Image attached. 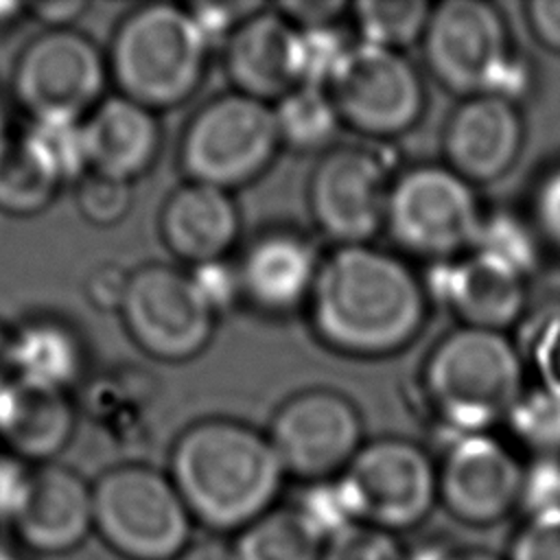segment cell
Here are the masks:
<instances>
[{
	"mask_svg": "<svg viewBox=\"0 0 560 560\" xmlns=\"http://www.w3.org/2000/svg\"><path fill=\"white\" fill-rule=\"evenodd\" d=\"M90 9L85 0H52V2H33L26 4V18L44 24V31L72 28V24Z\"/></svg>",
	"mask_w": 560,
	"mask_h": 560,
	"instance_id": "obj_44",
	"label": "cell"
},
{
	"mask_svg": "<svg viewBox=\"0 0 560 560\" xmlns=\"http://www.w3.org/2000/svg\"><path fill=\"white\" fill-rule=\"evenodd\" d=\"M210 44L188 7L151 2L127 13L114 31L109 81L151 112L168 109L192 96L203 79Z\"/></svg>",
	"mask_w": 560,
	"mask_h": 560,
	"instance_id": "obj_4",
	"label": "cell"
},
{
	"mask_svg": "<svg viewBox=\"0 0 560 560\" xmlns=\"http://www.w3.org/2000/svg\"><path fill=\"white\" fill-rule=\"evenodd\" d=\"M13 142H15V140L11 138L7 105H4V98H2V94H0V164H2V160L9 155Z\"/></svg>",
	"mask_w": 560,
	"mask_h": 560,
	"instance_id": "obj_48",
	"label": "cell"
},
{
	"mask_svg": "<svg viewBox=\"0 0 560 560\" xmlns=\"http://www.w3.org/2000/svg\"><path fill=\"white\" fill-rule=\"evenodd\" d=\"M322 560H405L396 534L354 523L324 542Z\"/></svg>",
	"mask_w": 560,
	"mask_h": 560,
	"instance_id": "obj_34",
	"label": "cell"
},
{
	"mask_svg": "<svg viewBox=\"0 0 560 560\" xmlns=\"http://www.w3.org/2000/svg\"><path fill=\"white\" fill-rule=\"evenodd\" d=\"M18 144L63 188L88 171L83 120H28Z\"/></svg>",
	"mask_w": 560,
	"mask_h": 560,
	"instance_id": "obj_27",
	"label": "cell"
},
{
	"mask_svg": "<svg viewBox=\"0 0 560 560\" xmlns=\"http://www.w3.org/2000/svg\"><path fill=\"white\" fill-rule=\"evenodd\" d=\"M276 9L295 28H322L337 24L339 15L348 9V4L339 0H291L276 4Z\"/></svg>",
	"mask_w": 560,
	"mask_h": 560,
	"instance_id": "obj_42",
	"label": "cell"
},
{
	"mask_svg": "<svg viewBox=\"0 0 560 560\" xmlns=\"http://www.w3.org/2000/svg\"><path fill=\"white\" fill-rule=\"evenodd\" d=\"M431 74L464 98L503 96L521 61L510 44L503 13L483 0H444L431 9L422 35Z\"/></svg>",
	"mask_w": 560,
	"mask_h": 560,
	"instance_id": "obj_8",
	"label": "cell"
},
{
	"mask_svg": "<svg viewBox=\"0 0 560 560\" xmlns=\"http://www.w3.org/2000/svg\"><path fill=\"white\" fill-rule=\"evenodd\" d=\"M525 11L534 37L560 55V0H532Z\"/></svg>",
	"mask_w": 560,
	"mask_h": 560,
	"instance_id": "obj_43",
	"label": "cell"
},
{
	"mask_svg": "<svg viewBox=\"0 0 560 560\" xmlns=\"http://www.w3.org/2000/svg\"><path fill=\"white\" fill-rule=\"evenodd\" d=\"M532 363L540 387L560 396V313H551L532 339Z\"/></svg>",
	"mask_w": 560,
	"mask_h": 560,
	"instance_id": "obj_40",
	"label": "cell"
},
{
	"mask_svg": "<svg viewBox=\"0 0 560 560\" xmlns=\"http://www.w3.org/2000/svg\"><path fill=\"white\" fill-rule=\"evenodd\" d=\"M118 313L136 346L160 361L197 357L208 346L217 322L214 308L190 273L162 262L129 273Z\"/></svg>",
	"mask_w": 560,
	"mask_h": 560,
	"instance_id": "obj_12",
	"label": "cell"
},
{
	"mask_svg": "<svg viewBox=\"0 0 560 560\" xmlns=\"http://www.w3.org/2000/svg\"><path fill=\"white\" fill-rule=\"evenodd\" d=\"M516 440L527 444L542 457L560 455V396L536 387L525 389L521 400L508 416Z\"/></svg>",
	"mask_w": 560,
	"mask_h": 560,
	"instance_id": "obj_30",
	"label": "cell"
},
{
	"mask_svg": "<svg viewBox=\"0 0 560 560\" xmlns=\"http://www.w3.org/2000/svg\"><path fill=\"white\" fill-rule=\"evenodd\" d=\"M422 385L433 411L457 435L488 433L525 394V363L505 332L459 326L429 352Z\"/></svg>",
	"mask_w": 560,
	"mask_h": 560,
	"instance_id": "obj_3",
	"label": "cell"
},
{
	"mask_svg": "<svg viewBox=\"0 0 560 560\" xmlns=\"http://www.w3.org/2000/svg\"><path fill=\"white\" fill-rule=\"evenodd\" d=\"M94 534L125 560H175L190 542L192 516L168 472L118 464L92 483Z\"/></svg>",
	"mask_w": 560,
	"mask_h": 560,
	"instance_id": "obj_5",
	"label": "cell"
},
{
	"mask_svg": "<svg viewBox=\"0 0 560 560\" xmlns=\"http://www.w3.org/2000/svg\"><path fill=\"white\" fill-rule=\"evenodd\" d=\"M405 560H505L497 553L479 547H442L427 545L413 553L405 551Z\"/></svg>",
	"mask_w": 560,
	"mask_h": 560,
	"instance_id": "obj_45",
	"label": "cell"
},
{
	"mask_svg": "<svg viewBox=\"0 0 560 560\" xmlns=\"http://www.w3.org/2000/svg\"><path fill=\"white\" fill-rule=\"evenodd\" d=\"M532 225L551 247L560 249V164L549 168L532 197Z\"/></svg>",
	"mask_w": 560,
	"mask_h": 560,
	"instance_id": "obj_38",
	"label": "cell"
},
{
	"mask_svg": "<svg viewBox=\"0 0 560 560\" xmlns=\"http://www.w3.org/2000/svg\"><path fill=\"white\" fill-rule=\"evenodd\" d=\"M295 508L324 538V542L357 523L337 479L308 483L306 494H302Z\"/></svg>",
	"mask_w": 560,
	"mask_h": 560,
	"instance_id": "obj_35",
	"label": "cell"
},
{
	"mask_svg": "<svg viewBox=\"0 0 560 560\" xmlns=\"http://www.w3.org/2000/svg\"><path fill=\"white\" fill-rule=\"evenodd\" d=\"M175 560H238L234 542L223 538L190 540Z\"/></svg>",
	"mask_w": 560,
	"mask_h": 560,
	"instance_id": "obj_46",
	"label": "cell"
},
{
	"mask_svg": "<svg viewBox=\"0 0 560 560\" xmlns=\"http://www.w3.org/2000/svg\"><path fill=\"white\" fill-rule=\"evenodd\" d=\"M267 435L284 472L315 483L346 470L363 446V420L343 394L306 389L278 409Z\"/></svg>",
	"mask_w": 560,
	"mask_h": 560,
	"instance_id": "obj_13",
	"label": "cell"
},
{
	"mask_svg": "<svg viewBox=\"0 0 560 560\" xmlns=\"http://www.w3.org/2000/svg\"><path fill=\"white\" fill-rule=\"evenodd\" d=\"M322 258L300 234L273 230L258 236L241 256V293L267 313H287L313 293Z\"/></svg>",
	"mask_w": 560,
	"mask_h": 560,
	"instance_id": "obj_21",
	"label": "cell"
},
{
	"mask_svg": "<svg viewBox=\"0 0 560 560\" xmlns=\"http://www.w3.org/2000/svg\"><path fill=\"white\" fill-rule=\"evenodd\" d=\"M107 83V55L77 28L42 31L20 50L11 74L28 120H85Z\"/></svg>",
	"mask_w": 560,
	"mask_h": 560,
	"instance_id": "obj_9",
	"label": "cell"
},
{
	"mask_svg": "<svg viewBox=\"0 0 560 560\" xmlns=\"http://www.w3.org/2000/svg\"><path fill=\"white\" fill-rule=\"evenodd\" d=\"M2 368L26 385L70 394L85 374L88 348L68 319L31 315L9 330Z\"/></svg>",
	"mask_w": 560,
	"mask_h": 560,
	"instance_id": "obj_23",
	"label": "cell"
},
{
	"mask_svg": "<svg viewBox=\"0 0 560 560\" xmlns=\"http://www.w3.org/2000/svg\"><path fill=\"white\" fill-rule=\"evenodd\" d=\"M168 477L192 521L241 532L273 508L287 472L269 435L238 420L208 418L177 438Z\"/></svg>",
	"mask_w": 560,
	"mask_h": 560,
	"instance_id": "obj_2",
	"label": "cell"
},
{
	"mask_svg": "<svg viewBox=\"0 0 560 560\" xmlns=\"http://www.w3.org/2000/svg\"><path fill=\"white\" fill-rule=\"evenodd\" d=\"M337 481L354 521L389 534L420 525L438 503V466L405 438L363 444Z\"/></svg>",
	"mask_w": 560,
	"mask_h": 560,
	"instance_id": "obj_10",
	"label": "cell"
},
{
	"mask_svg": "<svg viewBox=\"0 0 560 560\" xmlns=\"http://www.w3.org/2000/svg\"><path fill=\"white\" fill-rule=\"evenodd\" d=\"M192 282L197 284L199 293L206 298V302L214 308V313L228 308L232 302L238 300L241 293V280L236 265L221 260L195 265L192 271H188Z\"/></svg>",
	"mask_w": 560,
	"mask_h": 560,
	"instance_id": "obj_39",
	"label": "cell"
},
{
	"mask_svg": "<svg viewBox=\"0 0 560 560\" xmlns=\"http://www.w3.org/2000/svg\"><path fill=\"white\" fill-rule=\"evenodd\" d=\"M7 335L9 330L0 324V368H2V361H4V348H7Z\"/></svg>",
	"mask_w": 560,
	"mask_h": 560,
	"instance_id": "obj_50",
	"label": "cell"
},
{
	"mask_svg": "<svg viewBox=\"0 0 560 560\" xmlns=\"http://www.w3.org/2000/svg\"><path fill=\"white\" fill-rule=\"evenodd\" d=\"M90 171L133 182L151 168L160 151V125L149 107L114 94L83 120Z\"/></svg>",
	"mask_w": 560,
	"mask_h": 560,
	"instance_id": "obj_22",
	"label": "cell"
},
{
	"mask_svg": "<svg viewBox=\"0 0 560 560\" xmlns=\"http://www.w3.org/2000/svg\"><path fill=\"white\" fill-rule=\"evenodd\" d=\"M424 282L398 256L341 245L317 271L308 298L315 335L350 357H387L409 346L427 322Z\"/></svg>",
	"mask_w": 560,
	"mask_h": 560,
	"instance_id": "obj_1",
	"label": "cell"
},
{
	"mask_svg": "<svg viewBox=\"0 0 560 560\" xmlns=\"http://www.w3.org/2000/svg\"><path fill=\"white\" fill-rule=\"evenodd\" d=\"M238 560H322L324 538L291 508H271L232 540Z\"/></svg>",
	"mask_w": 560,
	"mask_h": 560,
	"instance_id": "obj_25",
	"label": "cell"
},
{
	"mask_svg": "<svg viewBox=\"0 0 560 560\" xmlns=\"http://www.w3.org/2000/svg\"><path fill=\"white\" fill-rule=\"evenodd\" d=\"M241 228L236 201L228 190L188 182L164 203L160 232L166 247L195 265L221 260Z\"/></svg>",
	"mask_w": 560,
	"mask_h": 560,
	"instance_id": "obj_24",
	"label": "cell"
},
{
	"mask_svg": "<svg viewBox=\"0 0 560 560\" xmlns=\"http://www.w3.org/2000/svg\"><path fill=\"white\" fill-rule=\"evenodd\" d=\"M505 560H560V508L529 512Z\"/></svg>",
	"mask_w": 560,
	"mask_h": 560,
	"instance_id": "obj_36",
	"label": "cell"
},
{
	"mask_svg": "<svg viewBox=\"0 0 560 560\" xmlns=\"http://www.w3.org/2000/svg\"><path fill=\"white\" fill-rule=\"evenodd\" d=\"M282 144L300 151L326 147L339 131L341 118L326 88L300 83L273 105Z\"/></svg>",
	"mask_w": 560,
	"mask_h": 560,
	"instance_id": "obj_26",
	"label": "cell"
},
{
	"mask_svg": "<svg viewBox=\"0 0 560 560\" xmlns=\"http://www.w3.org/2000/svg\"><path fill=\"white\" fill-rule=\"evenodd\" d=\"M129 273L131 271L122 269L116 262H103L94 267L83 284L85 300L103 313L120 311L129 284Z\"/></svg>",
	"mask_w": 560,
	"mask_h": 560,
	"instance_id": "obj_41",
	"label": "cell"
},
{
	"mask_svg": "<svg viewBox=\"0 0 560 560\" xmlns=\"http://www.w3.org/2000/svg\"><path fill=\"white\" fill-rule=\"evenodd\" d=\"M525 468L490 433L457 435L438 466V501L472 527L503 521L523 503Z\"/></svg>",
	"mask_w": 560,
	"mask_h": 560,
	"instance_id": "obj_15",
	"label": "cell"
},
{
	"mask_svg": "<svg viewBox=\"0 0 560 560\" xmlns=\"http://www.w3.org/2000/svg\"><path fill=\"white\" fill-rule=\"evenodd\" d=\"M389 177L383 160L357 147H335L317 162L308 203L317 228L341 245H368L385 228Z\"/></svg>",
	"mask_w": 560,
	"mask_h": 560,
	"instance_id": "obj_14",
	"label": "cell"
},
{
	"mask_svg": "<svg viewBox=\"0 0 560 560\" xmlns=\"http://www.w3.org/2000/svg\"><path fill=\"white\" fill-rule=\"evenodd\" d=\"M525 125L514 101L497 94L464 98L444 131L446 166L470 184L503 177L521 155Z\"/></svg>",
	"mask_w": 560,
	"mask_h": 560,
	"instance_id": "obj_17",
	"label": "cell"
},
{
	"mask_svg": "<svg viewBox=\"0 0 560 560\" xmlns=\"http://www.w3.org/2000/svg\"><path fill=\"white\" fill-rule=\"evenodd\" d=\"M0 560H31L26 551L11 547V545H0Z\"/></svg>",
	"mask_w": 560,
	"mask_h": 560,
	"instance_id": "obj_49",
	"label": "cell"
},
{
	"mask_svg": "<svg viewBox=\"0 0 560 560\" xmlns=\"http://www.w3.org/2000/svg\"><path fill=\"white\" fill-rule=\"evenodd\" d=\"M61 186L18 144L0 164V212L11 217H33L44 212L59 195Z\"/></svg>",
	"mask_w": 560,
	"mask_h": 560,
	"instance_id": "obj_29",
	"label": "cell"
},
{
	"mask_svg": "<svg viewBox=\"0 0 560 560\" xmlns=\"http://www.w3.org/2000/svg\"><path fill=\"white\" fill-rule=\"evenodd\" d=\"M483 217L475 184L446 164L411 166L392 179L385 228L416 256L448 260L475 249Z\"/></svg>",
	"mask_w": 560,
	"mask_h": 560,
	"instance_id": "obj_7",
	"label": "cell"
},
{
	"mask_svg": "<svg viewBox=\"0 0 560 560\" xmlns=\"http://www.w3.org/2000/svg\"><path fill=\"white\" fill-rule=\"evenodd\" d=\"M22 18H26V4L22 2H0V31L11 28Z\"/></svg>",
	"mask_w": 560,
	"mask_h": 560,
	"instance_id": "obj_47",
	"label": "cell"
},
{
	"mask_svg": "<svg viewBox=\"0 0 560 560\" xmlns=\"http://www.w3.org/2000/svg\"><path fill=\"white\" fill-rule=\"evenodd\" d=\"M525 280L514 267L472 249L457 262L444 260L424 287L455 311L462 326L505 332L525 311Z\"/></svg>",
	"mask_w": 560,
	"mask_h": 560,
	"instance_id": "obj_19",
	"label": "cell"
},
{
	"mask_svg": "<svg viewBox=\"0 0 560 560\" xmlns=\"http://www.w3.org/2000/svg\"><path fill=\"white\" fill-rule=\"evenodd\" d=\"M74 201L88 223L112 228L122 221L131 208V184L88 171L74 184Z\"/></svg>",
	"mask_w": 560,
	"mask_h": 560,
	"instance_id": "obj_32",
	"label": "cell"
},
{
	"mask_svg": "<svg viewBox=\"0 0 560 560\" xmlns=\"http://www.w3.org/2000/svg\"><path fill=\"white\" fill-rule=\"evenodd\" d=\"M74 427L70 394L26 385L0 368V451L31 466L55 462Z\"/></svg>",
	"mask_w": 560,
	"mask_h": 560,
	"instance_id": "obj_20",
	"label": "cell"
},
{
	"mask_svg": "<svg viewBox=\"0 0 560 560\" xmlns=\"http://www.w3.org/2000/svg\"><path fill=\"white\" fill-rule=\"evenodd\" d=\"M300 31V72L302 83L328 88L337 66L352 46L343 33L332 26L298 28Z\"/></svg>",
	"mask_w": 560,
	"mask_h": 560,
	"instance_id": "obj_33",
	"label": "cell"
},
{
	"mask_svg": "<svg viewBox=\"0 0 560 560\" xmlns=\"http://www.w3.org/2000/svg\"><path fill=\"white\" fill-rule=\"evenodd\" d=\"M341 122L372 138L409 131L422 116L427 94L416 66L400 52L354 42L328 88Z\"/></svg>",
	"mask_w": 560,
	"mask_h": 560,
	"instance_id": "obj_11",
	"label": "cell"
},
{
	"mask_svg": "<svg viewBox=\"0 0 560 560\" xmlns=\"http://www.w3.org/2000/svg\"><path fill=\"white\" fill-rule=\"evenodd\" d=\"M538 234L534 225L514 214H486L475 249L514 267L525 278L538 265Z\"/></svg>",
	"mask_w": 560,
	"mask_h": 560,
	"instance_id": "obj_31",
	"label": "cell"
},
{
	"mask_svg": "<svg viewBox=\"0 0 560 560\" xmlns=\"http://www.w3.org/2000/svg\"><path fill=\"white\" fill-rule=\"evenodd\" d=\"M262 7L260 2H197L188 11L212 48L217 44L225 46L234 31Z\"/></svg>",
	"mask_w": 560,
	"mask_h": 560,
	"instance_id": "obj_37",
	"label": "cell"
},
{
	"mask_svg": "<svg viewBox=\"0 0 560 560\" xmlns=\"http://www.w3.org/2000/svg\"><path fill=\"white\" fill-rule=\"evenodd\" d=\"M359 42L400 50L427 31L433 4L424 0H361L352 7Z\"/></svg>",
	"mask_w": 560,
	"mask_h": 560,
	"instance_id": "obj_28",
	"label": "cell"
},
{
	"mask_svg": "<svg viewBox=\"0 0 560 560\" xmlns=\"http://www.w3.org/2000/svg\"><path fill=\"white\" fill-rule=\"evenodd\" d=\"M9 525L26 553L74 551L94 532L92 483L66 464L31 466Z\"/></svg>",
	"mask_w": 560,
	"mask_h": 560,
	"instance_id": "obj_16",
	"label": "cell"
},
{
	"mask_svg": "<svg viewBox=\"0 0 560 560\" xmlns=\"http://www.w3.org/2000/svg\"><path fill=\"white\" fill-rule=\"evenodd\" d=\"M273 105L228 92L190 118L179 147L188 182L232 190L256 179L280 149Z\"/></svg>",
	"mask_w": 560,
	"mask_h": 560,
	"instance_id": "obj_6",
	"label": "cell"
},
{
	"mask_svg": "<svg viewBox=\"0 0 560 560\" xmlns=\"http://www.w3.org/2000/svg\"><path fill=\"white\" fill-rule=\"evenodd\" d=\"M223 63L236 92L278 101L302 83L300 31L276 7H262L225 42Z\"/></svg>",
	"mask_w": 560,
	"mask_h": 560,
	"instance_id": "obj_18",
	"label": "cell"
}]
</instances>
